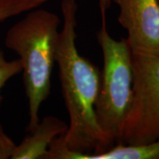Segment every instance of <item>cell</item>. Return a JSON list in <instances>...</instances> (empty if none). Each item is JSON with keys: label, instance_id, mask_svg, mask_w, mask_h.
Here are the masks:
<instances>
[{"label": "cell", "instance_id": "1", "mask_svg": "<svg viewBox=\"0 0 159 159\" xmlns=\"http://www.w3.org/2000/svg\"><path fill=\"white\" fill-rule=\"evenodd\" d=\"M77 11L75 0H62L63 27L57 38L56 63L69 124L60 139L71 152L98 153L106 149L95 113L101 72L76 47Z\"/></svg>", "mask_w": 159, "mask_h": 159}, {"label": "cell", "instance_id": "2", "mask_svg": "<svg viewBox=\"0 0 159 159\" xmlns=\"http://www.w3.org/2000/svg\"><path fill=\"white\" fill-rule=\"evenodd\" d=\"M26 13L7 31L5 44L20 57L29 102L27 131L30 132L40 121V107L51 93L61 20L41 7Z\"/></svg>", "mask_w": 159, "mask_h": 159}, {"label": "cell", "instance_id": "3", "mask_svg": "<svg viewBox=\"0 0 159 159\" xmlns=\"http://www.w3.org/2000/svg\"><path fill=\"white\" fill-rule=\"evenodd\" d=\"M97 35L102 50L103 66L95 113L108 149L120 141L130 110L134 95L133 59L126 39H114L107 30L106 22H102Z\"/></svg>", "mask_w": 159, "mask_h": 159}, {"label": "cell", "instance_id": "4", "mask_svg": "<svg viewBox=\"0 0 159 159\" xmlns=\"http://www.w3.org/2000/svg\"><path fill=\"white\" fill-rule=\"evenodd\" d=\"M134 95L119 142L141 144L159 139V57L132 53Z\"/></svg>", "mask_w": 159, "mask_h": 159}, {"label": "cell", "instance_id": "5", "mask_svg": "<svg viewBox=\"0 0 159 159\" xmlns=\"http://www.w3.org/2000/svg\"><path fill=\"white\" fill-rule=\"evenodd\" d=\"M119 6V23L134 54L159 57L158 0H112Z\"/></svg>", "mask_w": 159, "mask_h": 159}, {"label": "cell", "instance_id": "6", "mask_svg": "<svg viewBox=\"0 0 159 159\" xmlns=\"http://www.w3.org/2000/svg\"><path fill=\"white\" fill-rule=\"evenodd\" d=\"M46 159H159V139L141 144L119 142L98 153H74L57 137L50 145Z\"/></svg>", "mask_w": 159, "mask_h": 159}, {"label": "cell", "instance_id": "7", "mask_svg": "<svg viewBox=\"0 0 159 159\" xmlns=\"http://www.w3.org/2000/svg\"><path fill=\"white\" fill-rule=\"evenodd\" d=\"M67 129L68 125L62 119L46 116L16 145L11 159H45L51 142Z\"/></svg>", "mask_w": 159, "mask_h": 159}, {"label": "cell", "instance_id": "8", "mask_svg": "<svg viewBox=\"0 0 159 159\" xmlns=\"http://www.w3.org/2000/svg\"><path fill=\"white\" fill-rule=\"evenodd\" d=\"M52 0H0V22L41 7Z\"/></svg>", "mask_w": 159, "mask_h": 159}, {"label": "cell", "instance_id": "9", "mask_svg": "<svg viewBox=\"0 0 159 159\" xmlns=\"http://www.w3.org/2000/svg\"><path fill=\"white\" fill-rule=\"evenodd\" d=\"M21 64L19 58L11 61L6 60L5 52L0 48V105L4 99L1 94L3 88L9 80L21 73Z\"/></svg>", "mask_w": 159, "mask_h": 159}, {"label": "cell", "instance_id": "10", "mask_svg": "<svg viewBox=\"0 0 159 159\" xmlns=\"http://www.w3.org/2000/svg\"><path fill=\"white\" fill-rule=\"evenodd\" d=\"M16 145L0 124V159L11 158Z\"/></svg>", "mask_w": 159, "mask_h": 159}, {"label": "cell", "instance_id": "11", "mask_svg": "<svg viewBox=\"0 0 159 159\" xmlns=\"http://www.w3.org/2000/svg\"><path fill=\"white\" fill-rule=\"evenodd\" d=\"M112 0H98V6L100 9L101 18H102V22H106V11L111 6Z\"/></svg>", "mask_w": 159, "mask_h": 159}, {"label": "cell", "instance_id": "12", "mask_svg": "<svg viewBox=\"0 0 159 159\" xmlns=\"http://www.w3.org/2000/svg\"><path fill=\"white\" fill-rule=\"evenodd\" d=\"M158 2H159V0H158Z\"/></svg>", "mask_w": 159, "mask_h": 159}]
</instances>
